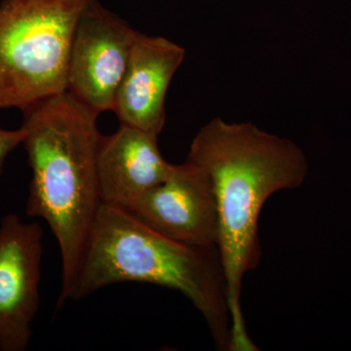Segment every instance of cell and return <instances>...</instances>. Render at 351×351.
I'll return each instance as SVG.
<instances>
[{
    "label": "cell",
    "instance_id": "1",
    "mask_svg": "<svg viewBox=\"0 0 351 351\" xmlns=\"http://www.w3.org/2000/svg\"><path fill=\"white\" fill-rule=\"evenodd\" d=\"M186 160L209 176L219 218L218 251L232 320L228 351H257L241 306L245 274L260 263L258 218L267 199L299 188L308 173L304 152L293 141L251 122L210 120L196 133Z\"/></svg>",
    "mask_w": 351,
    "mask_h": 351
},
{
    "label": "cell",
    "instance_id": "2",
    "mask_svg": "<svg viewBox=\"0 0 351 351\" xmlns=\"http://www.w3.org/2000/svg\"><path fill=\"white\" fill-rule=\"evenodd\" d=\"M32 169L25 212L50 226L59 244L58 307L73 297L88 240L103 204L98 179V114L63 92L22 110Z\"/></svg>",
    "mask_w": 351,
    "mask_h": 351
},
{
    "label": "cell",
    "instance_id": "3",
    "mask_svg": "<svg viewBox=\"0 0 351 351\" xmlns=\"http://www.w3.org/2000/svg\"><path fill=\"white\" fill-rule=\"evenodd\" d=\"M123 282L174 289L204 318L217 348L228 350L232 320L218 248L181 243L149 228L131 212L101 204L71 300Z\"/></svg>",
    "mask_w": 351,
    "mask_h": 351
},
{
    "label": "cell",
    "instance_id": "4",
    "mask_svg": "<svg viewBox=\"0 0 351 351\" xmlns=\"http://www.w3.org/2000/svg\"><path fill=\"white\" fill-rule=\"evenodd\" d=\"M89 0L0 2V108L66 91L71 43Z\"/></svg>",
    "mask_w": 351,
    "mask_h": 351
},
{
    "label": "cell",
    "instance_id": "5",
    "mask_svg": "<svg viewBox=\"0 0 351 351\" xmlns=\"http://www.w3.org/2000/svg\"><path fill=\"white\" fill-rule=\"evenodd\" d=\"M136 34L99 0H89L71 43L66 91L98 115L112 112Z\"/></svg>",
    "mask_w": 351,
    "mask_h": 351
},
{
    "label": "cell",
    "instance_id": "6",
    "mask_svg": "<svg viewBox=\"0 0 351 351\" xmlns=\"http://www.w3.org/2000/svg\"><path fill=\"white\" fill-rule=\"evenodd\" d=\"M43 228L8 214L0 223V350L25 351L39 311Z\"/></svg>",
    "mask_w": 351,
    "mask_h": 351
},
{
    "label": "cell",
    "instance_id": "7",
    "mask_svg": "<svg viewBox=\"0 0 351 351\" xmlns=\"http://www.w3.org/2000/svg\"><path fill=\"white\" fill-rule=\"evenodd\" d=\"M129 212L176 241L218 248L219 218L213 184L207 173L191 161L175 165L172 174L145 193Z\"/></svg>",
    "mask_w": 351,
    "mask_h": 351
},
{
    "label": "cell",
    "instance_id": "8",
    "mask_svg": "<svg viewBox=\"0 0 351 351\" xmlns=\"http://www.w3.org/2000/svg\"><path fill=\"white\" fill-rule=\"evenodd\" d=\"M184 57L186 49L174 41L137 32L112 110L120 125L160 135L166 95Z\"/></svg>",
    "mask_w": 351,
    "mask_h": 351
},
{
    "label": "cell",
    "instance_id": "9",
    "mask_svg": "<svg viewBox=\"0 0 351 351\" xmlns=\"http://www.w3.org/2000/svg\"><path fill=\"white\" fill-rule=\"evenodd\" d=\"M161 156L158 136L125 125L101 135L98 152L99 189L103 204L131 211L149 189L174 170Z\"/></svg>",
    "mask_w": 351,
    "mask_h": 351
},
{
    "label": "cell",
    "instance_id": "10",
    "mask_svg": "<svg viewBox=\"0 0 351 351\" xmlns=\"http://www.w3.org/2000/svg\"><path fill=\"white\" fill-rule=\"evenodd\" d=\"M25 136V129L21 126L17 130H5L0 128V174L3 169L7 156L23 144Z\"/></svg>",
    "mask_w": 351,
    "mask_h": 351
}]
</instances>
